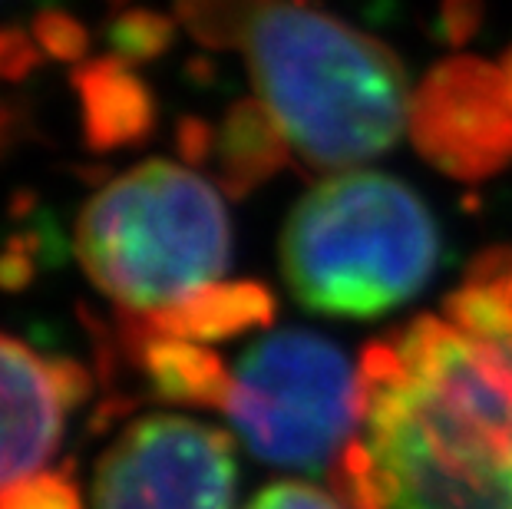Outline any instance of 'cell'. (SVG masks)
Instances as JSON below:
<instances>
[{
  "label": "cell",
  "mask_w": 512,
  "mask_h": 509,
  "mask_svg": "<svg viewBox=\"0 0 512 509\" xmlns=\"http://www.w3.org/2000/svg\"><path fill=\"white\" fill-rule=\"evenodd\" d=\"M209 50H238L258 100L311 169H351L397 146L410 83L394 50L304 0H176Z\"/></svg>",
  "instance_id": "cell-1"
},
{
  "label": "cell",
  "mask_w": 512,
  "mask_h": 509,
  "mask_svg": "<svg viewBox=\"0 0 512 509\" xmlns=\"http://www.w3.org/2000/svg\"><path fill=\"white\" fill-rule=\"evenodd\" d=\"M337 480L351 509H512V437L423 387L377 341Z\"/></svg>",
  "instance_id": "cell-2"
},
{
  "label": "cell",
  "mask_w": 512,
  "mask_h": 509,
  "mask_svg": "<svg viewBox=\"0 0 512 509\" xmlns=\"http://www.w3.org/2000/svg\"><path fill=\"white\" fill-rule=\"evenodd\" d=\"M440 238L430 209L384 172H341L294 205L281 265L304 308L377 318L427 285Z\"/></svg>",
  "instance_id": "cell-3"
},
{
  "label": "cell",
  "mask_w": 512,
  "mask_h": 509,
  "mask_svg": "<svg viewBox=\"0 0 512 509\" xmlns=\"http://www.w3.org/2000/svg\"><path fill=\"white\" fill-rule=\"evenodd\" d=\"M76 255L123 314H156L219 285L232 258V229L209 179L152 159L110 179L83 205Z\"/></svg>",
  "instance_id": "cell-4"
},
{
  "label": "cell",
  "mask_w": 512,
  "mask_h": 509,
  "mask_svg": "<svg viewBox=\"0 0 512 509\" xmlns=\"http://www.w3.org/2000/svg\"><path fill=\"white\" fill-rule=\"evenodd\" d=\"M225 414L261 460L324 470L361 424V374L318 334L278 331L238 361Z\"/></svg>",
  "instance_id": "cell-5"
},
{
  "label": "cell",
  "mask_w": 512,
  "mask_h": 509,
  "mask_svg": "<svg viewBox=\"0 0 512 509\" xmlns=\"http://www.w3.org/2000/svg\"><path fill=\"white\" fill-rule=\"evenodd\" d=\"M235 450L222 430L152 414L103 453L93 509H232Z\"/></svg>",
  "instance_id": "cell-6"
},
{
  "label": "cell",
  "mask_w": 512,
  "mask_h": 509,
  "mask_svg": "<svg viewBox=\"0 0 512 509\" xmlns=\"http://www.w3.org/2000/svg\"><path fill=\"white\" fill-rule=\"evenodd\" d=\"M413 143L446 176L479 182L512 162V96L499 63L453 57L410 103Z\"/></svg>",
  "instance_id": "cell-7"
},
{
  "label": "cell",
  "mask_w": 512,
  "mask_h": 509,
  "mask_svg": "<svg viewBox=\"0 0 512 509\" xmlns=\"http://www.w3.org/2000/svg\"><path fill=\"white\" fill-rule=\"evenodd\" d=\"M90 377L73 361H47L0 334V493L30 480L57 450L67 407Z\"/></svg>",
  "instance_id": "cell-8"
},
{
  "label": "cell",
  "mask_w": 512,
  "mask_h": 509,
  "mask_svg": "<svg viewBox=\"0 0 512 509\" xmlns=\"http://www.w3.org/2000/svg\"><path fill=\"white\" fill-rule=\"evenodd\" d=\"M70 83L83 106V139L90 153L143 146L156 129L152 90L119 57L86 60L73 67Z\"/></svg>",
  "instance_id": "cell-9"
},
{
  "label": "cell",
  "mask_w": 512,
  "mask_h": 509,
  "mask_svg": "<svg viewBox=\"0 0 512 509\" xmlns=\"http://www.w3.org/2000/svg\"><path fill=\"white\" fill-rule=\"evenodd\" d=\"M119 334H123L126 354L143 367L152 391L162 400L225 410L228 394H232V374L219 354L195 341L136 328L123 318H119Z\"/></svg>",
  "instance_id": "cell-10"
},
{
  "label": "cell",
  "mask_w": 512,
  "mask_h": 509,
  "mask_svg": "<svg viewBox=\"0 0 512 509\" xmlns=\"http://www.w3.org/2000/svg\"><path fill=\"white\" fill-rule=\"evenodd\" d=\"M271 318H275V298L265 285H255V281H219V285L195 291L176 308L156 314H123V321L136 324V328L195 344L232 338V334L252 328H268Z\"/></svg>",
  "instance_id": "cell-11"
},
{
  "label": "cell",
  "mask_w": 512,
  "mask_h": 509,
  "mask_svg": "<svg viewBox=\"0 0 512 509\" xmlns=\"http://www.w3.org/2000/svg\"><path fill=\"white\" fill-rule=\"evenodd\" d=\"M288 156L291 146L268 106L261 100H242L215 129L209 162H215V186L225 196L245 199L278 169H285Z\"/></svg>",
  "instance_id": "cell-12"
},
{
  "label": "cell",
  "mask_w": 512,
  "mask_h": 509,
  "mask_svg": "<svg viewBox=\"0 0 512 509\" xmlns=\"http://www.w3.org/2000/svg\"><path fill=\"white\" fill-rule=\"evenodd\" d=\"M106 40L113 47V57L129 63V67H139V63H152L172 47L176 24L166 14H156V10H119L106 27Z\"/></svg>",
  "instance_id": "cell-13"
},
{
  "label": "cell",
  "mask_w": 512,
  "mask_h": 509,
  "mask_svg": "<svg viewBox=\"0 0 512 509\" xmlns=\"http://www.w3.org/2000/svg\"><path fill=\"white\" fill-rule=\"evenodd\" d=\"M0 509H83L70 470H40L0 493Z\"/></svg>",
  "instance_id": "cell-14"
},
{
  "label": "cell",
  "mask_w": 512,
  "mask_h": 509,
  "mask_svg": "<svg viewBox=\"0 0 512 509\" xmlns=\"http://www.w3.org/2000/svg\"><path fill=\"white\" fill-rule=\"evenodd\" d=\"M34 40L47 57L60 63H76V67L90 50V30L73 14H63V10H40L34 17Z\"/></svg>",
  "instance_id": "cell-15"
},
{
  "label": "cell",
  "mask_w": 512,
  "mask_h": 509,
  "mask_svg": "<svg viewBox=\"0 0 512 509\" xmlns=\"http://www.w3.org/2000/svg\"><path fill=\"white\" fill-rule=\"evenodd\" d=\"M248 509H351L347 503L334 500L331 493L308 483H275L265 493H258Z\"/></svg>",
  "instance_id": "cell-16"
},
{
  "label": "cell",
  "mask_w": 512,
  "mask_h": 509,
  "mask_svg": "<svg viewBox=\"0 0 512 509\" xmlns=\"http://www.w3.org/2000/svg\"><path fill=\"white\" fill-rule=\"evenodd\" d=\"M43 248V235H14L0 252V288L20 291L34 278V252Z\"/></svg>",
  "instance_id": "cell-17"
},
{
  "label": "cell",
  "mask_w": 512,
  "mask_h": 509,
  "mask_svg": "<svg viewBox=\"0 0 512 509\" xmlns=\"http://www.w3.org/2000/svg\"><path fill=\"white\" fill-rule=\"evenodd\" d=\"M176 139H179V156L185 166H205L212 159V139H215V129L205 123V119H182L179 129H176Z\"/></svg>",
  "instance_id": "cell-18"
},
{
  "label": "cell",
  "mask_w": 512,
  "mask_h": 509,
  "mask_svg": "<svg viewBox=\"0 0 512 509\" xmlns=\"http://www.w3.org/2000/svg\"><path fill=\"white\" fill-rule=\"evenodd\" d=\"M20 129H24V113H20V106L0 100V159L20 143Z\"/></svg>",
  "instance_id": "cell-19"
},
{
  "label": "cell",
  "mask_w": 512,
  "mask_h": 509,
  "mask_svg": "<svg viewBox=\"0 0 512 509\" xmlns=\"http://www.w3.org/2000/svg\"><path fill=\"white\" fill-rule=\"evenodd\" d=\"M499 70H503L506 90H509V96H512V50L506 53V57H503V60H499Z\"/></svg>",
  "instance_id": "cell-20"
}]
</instances>
